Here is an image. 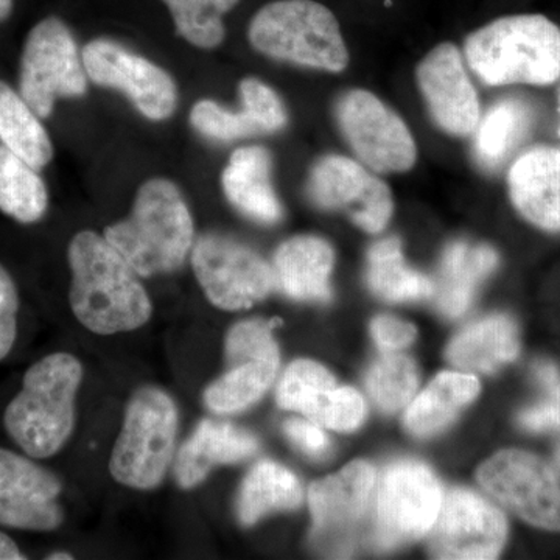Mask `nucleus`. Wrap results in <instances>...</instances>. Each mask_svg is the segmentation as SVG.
Here are the masks:
<instances>
[{"label":"nucleus","instance_id":"obj_1","mask_svg":"<svg viewBox=\"0 0 560 560\" xmlns=\"http://www.w3.org/2000/svg\"><path fill=\"white\" fill-rule=\"evenodd\" d=\"M70 308L88 330L114 335L149 323L151 301L138 272L105 237L81 231L69 245Z\"/></svg>","mask_w":560,"mask_h":560},{"label":"nucleus","instance_id":"obj_2","mask_svg":"<svg viewBox=\"0 0 560 560\" xmlns=\"http://www.w3.org/2000/svg\"><path fill=\"white\" fill-rule=\"evenodd\" d=\"M464 55L489 86H547L560 79V28L541 14L499 18L467 36Z\"/></svg>","mask_w":560,"mask_h":560},{"label":"nucleus","instance_id":"obj_3","mask_svg":"<svg viewBox=\"0 0 560 560\" xmlns=\"http://www.w3.org/2000/svg\"><path fill=\"white\" fill-rule=\"evenodd\" d=\"M194 234V219L183 194L164 178L143 183L130 215L105 230L106 241L142 278L183 267Z\"/></svg>","mask_w":560,"mask_h":560},{"label":"nucleus","instance_id":"obj_4","mask_svg":"<svg viewBox=\"0 0 560 560\" xmlns=\"http://www.w3.org/2000/svg\"><path fill=\"white\" fill-rule=\"evenodd\" d=\"M83 366L70 353L44 357L25 372L21 393L7 407L3 423L11 440L32 458H50L75 427V397Z\"/></svg>","mask_w":560,"mask_h":560},{"label":"nucleus","instance_id":"obj_5","mask_svg":"<svg viewBox=\"0 0 560 560\" xmlns=\"http://www.w3.org/2000/svg\"><path fill=\"white\" fill-rule=\"evenodd\" d=\"M250 46L272 60L340 73L349 51L335 14L316 0H276L249 22Z\"/></svg>","mask_w":560,"mask_h":560},{"label":"nucleus","instance_id":"obj_6","mask_svg":"<svg viewBox=\"0 0 560 560\" xmlns=\"http://www.w3.org/2000/svg\"><path fill=\"white\" fill-rule=\"evenodd\" d=\"M178 431V408L165 390L143 386L132 394L109 471L127 488H158L171 467Z\"/></svg>","mask_w":560,"mask_h":560},{"label":"nucleus","instance_id":"obj_7","mask_svg":"<svg viewBox=\"0 0 560 560\" xmlns=\"http://www.w3.org/2000/svg\"><path fill=\"white\" fill-rule=\"evenodd\" d=\"M440 481L425 464L405 459L383 470L375 489L370 540L378 550H394L422 539L436 522L442 503Z\"/></svg>","mask_w":560,"mask_h":560},{"label":"nucleus","instance_id":"obj_8","mask_svg":"<svg viewBox=\"0 0 560 560\" xmlns=\"http://www.w3.org/2000/svg\"><path fill=\"white\" fill-rule=\"evenodd\" d=\"M377 480L370 463L355 460L338 474L313 482L308 501L315 548L327 555H348L363 530L370 534Z\"/></svg>","mask_w":560,"mask_h":560},{"label":"nucleus","instance_id":"obj_9","mask_svg":"<svg viewBox=\"0 0 560 560\" xmlns=\"http://www.w3.org/2000/svg\"><path fill=\"white\" fill-rule=\"evenodd\" d=\"M88 73L68 25L46 18L28 33L22 51L20 94L39 119H46L60 97H83Z\"/></svg>","mask_w":560,"mask_h":560},{"label":"nucleus","instance_id":"obj_10","mask_svg":"<svg viewBox=\"0 0 560 560\" xmlns=\"http://www.w3.org/2000/svg\"><path fill=\"white\" fill-rule=\"evenodd\" d=\"M342 138L364 167L375 173H405L418 161V145L404 119L366 90L345 92L335 103Z\"/></svg>","mask_w":560,"mask_h":560},{"label":"nucleus","instance_id":"obj_11","mask_svg":"<svg viewBox=\"0 0 560 560\" xmlns=\"http://www.w3.org/2000/svg\"><path fill=\"white\" fill-rule=\"evenodd\" d=\"M191 268L210 304L221 311H246L276 289L270 265L224 235H202L191 250Z\"/></svg>","mask_w":560,"mask_h":560},{"label":"nucleus","instance_id":"obj_12","mask_svg":"<svg viewBox=\"0 0 560 560\" xmlns=\"http://www.w3.org/2000/svg\"><path fill=\"white\" fill-rule=\"evenodd\" d=\"M481 488L523 521L560 530V485L555 471L537 456L503 451L478 469Z\"/></svg>","mask_w":560,"mask_h":560},{"label":"nucleus","instance_id":"obj_13","mask_svg":"<svg viewBox=\"0 0 560 560\" xmlns=\"http://www.w3.org/2000/svg\"><path fill=\"white\" fill-rule=\"evenodd\" d=\"M88 79L124 92L149 120H167L178 106L175 80L160 66L110 39H94L81 54Z\"/></svg>","mask_w":560,"mask_h":560},{"label":"nucleus","instance_id":"obj_14","mask_svg":"<svg viewBox=\"0 0 560 560\" xmlns=\"http://www.w3.org/2000/svg\"><path fill=\"white\" fill-rule=\"evenodd\" d=\"M308 198L324 210H340L360 230L378 234L394 212L393 194L386 183L360 161L329 154L313 165Z\"/></svg>","mask_w":560,"mask_h":560},{"label":"nucleus","instance_id":"obj_15","mask_svg":"<svg viewBox=\"0 0 560 560\" xmlns=\"http://www.w3.org/2000/svg\"><path fill=\"white\" fill-rule=\"evenodd\" d=\"M429 550L436 559H495L508 536L503 512L467 489H452L442 497L431 526Z\"/></svg>","mask_w":560,"mask_h":560},{"label":"nucleus","instance_id":"obj_16","mask_svg":"<svg viewBox=\"0 0 560 560\" xmlns=\"http://www.w3.org/2000/svg\"><path fill=\"white\" fill-rule=\"evenodd\" d=\"M416 80L440 130L455 138L474 135L481 119L480 98L455 44L442 43L430 50L416 69Z\"/></svg>","mask_w":560,"mask_h":560},{"label":"nucleus","instance_id":"obj_17","mask_svg":"<svg viewBox=\"0 0 560 560\" xmlns=\"http://www.w3.org/2000/svg\"><path fill=\"white\" fill-rule=\"evenodd\" d=\"M57 475L18 453L0 448V526L54 530L62 523Z\"/></svg>","mask_w":560,"mask_h":560},{"label":"nucleus","instance_id":"obj_18","mask_svg":"<svg viewBox=\"0 0 560 560\" xmlns=\"http://www.w3.org/2000/svg\"><path fill=\"white\" fill-rule=\"evenodd\" d=\"M242 109L238 113L213 101L195 103L190 124L200 135L217 142H234L250 136L282 130L289 121L278 92L257 79H245L238 86Z\"/></svg>","mask_w":560,"mask_h":560},{"label":"nucleus","instance_id":"obj_19","mask_svg":"<svg viewBox=\"0 0 560 560\" xmlns=\"http://www.w3.org/2000/svg\"><path fill=\"white\" fill-rule=\"evenodd\" d=\"M508 187L514 208L541 230L560 231V147H537L512 164Z\"/></svg>","mask_w":560,"mask_h":560},{"label":"nucleus","instance_id":"obj_20","mask_svg":"<svg viewBox=\"0 0 560 560\" xmlns=\"http://www.w3.org/2000/svg\"><path fill=\"white\" fill-rule=\"evenodd\" d=\"M271 172L268 150L250 145L235 150L221 173V186L228 201L243 215L264 224L278 223L283 215Z\"/></svg>","mask_w":560,"mask_h":560},{"label":"nucleus","instance_id":"obj_21","mask_svg":"<svg viewBox=\"0 0 560 560\" xmlns=\"http://www.w3.org/2000/svg\"><path fill=\"white\" fill-rule=\"evenodd\" d=\"M335 254L315 235H298L276 250L272 275L276 289L298 301L329 302Z\"/></svg>","mask_w":560,"mask_h":560},{"label":"nucleus","instance_id":"obj_22","mask_svg":"<svg viewBox=\"0 0 560 560\" xmlns=\"http://www.w3.org/2000/svg\"><path fill=\"white\" fill-rule=\"evenodd\" d=\"M257 448L259 442L248 431L228 422L201 420L180 447L175 464L176 481L183 489L195 488L206 480L213 467L249 458Z\"/></svg>","mask_w":560,"mask_h":560},{"label":"nucleus","instance_id":"obj_23","mask_svg":"<svg viewBox=\"0 0 560 560\" xmlns=\"http://www.w3.org/2000/svg\"><path fill=\"white\" fill-rule=\"evenodd\" d=\"M499 265L495 250L486 245L452 243L442 256L433 296L438 311L458 318L470 307L475 291Z\"/></svg>","mask_w":560,"mask_h":560},{"label":"nucleus","instance_id":"obj_24","mask_svg":"<svg viewBox=\"0 0 560 560\" xmlns=\"http://www.w3.org/2000/svg\"><path fill=\"white\" fill-rule=\"evenodd\" d=\"M521 352L517 324L506 315H492L466 327L447 349V359L467 371H499Z\"/></svg>","mask_w":560,"mask_h":560},{"label":"nucleus","instance_id":"obj_25","mask_svg":"<svg viewBox=\"0 0 560 560\" xmlns=\"http://www.w3.org/2000/svg\"><path fill=\"white\" fill-rule=\"evenodd\" d=\"M478 393L480 382L474 375L442 372L408 407L405 425L415 436H433L447 429Z\"/></svg>","mask_w":560,"mask_h":560},{"label":"nucleus","instance_id":"obj_26","mask_svg":"<svg viewBox=\"0 0 560 560\" xmlns=\"http://www.w3.org/2000/svg\"><path fill=\"white\" fill-rule=\"evenodd\" d=\"M302 497L301 481L293 471L272 460H261L243 481L237 501L238 521L253 526L271 512L296 510Z\"/></svg>","mask_w":560,"mask_h":560},{"label":"nucleus","instance_id":"obj_27","mask_svg":"<svg viewBox=\"0 0 560 560\" xmlns=\"http://www.w3.org/2000/svg\"><path fill=\"white\" fill-rule=\"evenodd\" d=\"M228 364L230 370L205 390V404L217 415L243 411L259 401L275 382L280 360L245 357Z\"/></svg>","mask_w":560,"mask_h":560},{"label":"nucleus","instance_id":"obj_28","mask_svg":"<svg viewBox=\"0 0 560 560\" xmlns=\"http://www.w3.org/2000/svg\"><path fill=\"white\" fill-rule=\"evenodd\" d=\"M0 142L35 171H43L54 160V145L38 114L3 81H0Z\"/></svg>","mask_w":560,"mask_h":560},{"label":"nucleus","instance_id":"obj_29","mask_svg":"<svg viewBox=\"0 0 560 560\" xmlns=\"http://www.w3.org/2000/svg\"><path fill=\"white\" fill-rule=\"evenodd\" d=\"M366 280L370 289L389 302L419 301L433 296V280L405 264L399 238L375 243L368 253Z\"/></svg>","mask_w":560,"mask_h":560},{"label":"nucleus","instance_id":"obj_30","mask_svg":"<svg viewBox=\"0 0 560 560\" xmlns=\"http://www.w3.org/2000/svg\"><path fill=\"white\" fill-rule=\"evenodd\" d=\"M49 194L38 171L16 153L0 145V210L20 223L43 219Z\"/></svg>","mask_w":560,"mask_h":560},{"label":"nucleus","instance_id":"obj_31","mask_svg":"<svg viewBox=\"0 0 560 560\" xmlns=\"http://www.w3.org/2000/svg\"><path fill=\"white\" fill-rule=\"evenodd\" d=\"M529 127L530 113L525 103H497L475 130V158L485 168L499 167L522 142Z\"/></svg>","mask_w":560,"mask_h":560},{"label":"nucleus","instance_id":"obj_32","mask_svg":"<svg viewBox=\"0 0 560 560\" xmlns=\"http://www.w3.org/2000/svg\"><path fill=\"white\" fill-rule=\"evenodd\" d=\"M171 11L176 32L191 46L215 49L224 40V14L241 0H162Z\"/></svg>","mask_w":560,"mask_h":560},{"label":"nucleus","instance_id":"obj_33","mask_svg":"<svg viewBox=\"0 0 560 560\" xmlns=\"http://www.w3.org/2000/svg\"><path fill=\"white\" fill-rule=\"evenodd\" d=\"M419 385L415 361L399 353L388 352L372 364L366 386L372 400L381 410L396 412L415 396Z\"/></svg>","mask_w":560,"mask_h":560},{"label":"nucleus","instance_id":"obj_34","mask_svg":"<svg viewBox=\"0 0 560 560\" xmlns=\"http://www.w3.org/2000/svg\"><path fill=\"white\" fill-rule=\"evenodd\" d=\"M334 375L312 360H296L287 368L278 386L279 407L308 418L323 394L335 388Z\"/></svg>","mask_w":560,"mask_h":560},{"label":"nucleus","instance_id":"obj_35","mask_svg":"<svg viewBox=\"0 0 560 560\" xmlns=\"http://www.w3.org/2000/svg\"><path fill=\"white\" fill-rule=\"evenodd\" d=\"M364 415L366 407L359 390L348 386H335L320 397L307 419L324 429L346 433L359 429Z\"/></svg>","mask_w":560,"mask_h":560},{"label":"nucleus","instance_id":"obj_36","mask_svg":"<svg viewBox=\"0 0 560 560\" xmlns=\"http://www.w3.org/2000/svg\"><path fill=\"white\" fill-rule=\"evenodd\" d=\"M20 296L9 271L0 265V360L9 355L18 335Z\"/></svg>","mask_w":560,"mask_h":560},{"label":"nucleus","instance_id":"obj_37","mask_svg":"<svg viewBox=\"0 0 560 560\" xmlns=\"http://www.w3.org/2000/svg\"><path fill=\"white\" fill-rule=\"evenodd\" d=\"M547 397L518 415V425L528 431L560 430V378L544 386Z\"/></svg>","mask_w":560,"mask_h":560},{"label":"nucleus","instance_id":"obj_38","mask_svg":"<svg viewBox=\"0 0 560 560\" xmlns=\"http://www.w3.org/2000/svg\"><path fill=\"white\" fill-rule=\"evenodd\" d=\"M287 436L298 448L313 459H324L330 453V441L318 423L311 419H290L285 425Z\"/></svg>","mask_w":560,"mask_h":560},{"label":"nucleus","instance_id":"obj_39","mask_svg":"<svg viewBox=\"0 0 560 560\" xmlns=\"http://www.w3.org/2000/svg\"><path fill=\"white\" fill-rule=\"evenodd\" d=\"M371 331L372 338L383 352H397L408 348L416 338V327L394 316H378L372 320Z\"/></svg>","mask_w":560,"mask_h":560},{"label":"nucleus","instance_id":"obj_40","mask_svg":"<svg viewBox=\"0 0 560 560\" xmlns=\"http://www.w3.org/2000/svg\"><path fill=\"white\" fill-rule=\"evenodd\" d=\"M25 556L22 555L18 545L13 539H10L7 534L0 533V560H22Z\"/></svg>","mask_w":560,"mask_h":560},{"label":"nucleus","instance_id":"obj_41","mask_svg":"<svg viewBox=\"0 0 560 560\" xmlns=\"http://www.w3.org/2000/svg\"><path fill=\"white\" fill-rule=\"evenodd\" d=\"M13 11V0H0V22L9 20Z\"/></svg>","mask_w":560,"mask_h":560},{"label":"nucleus","instance_id":"obj_42","mask_svg":"<svg viewBox=\"0 0 560 560\" xmlns=\"http://www.w3.org/2000/svg\"><path fill=\"white\" fill-rule=\"evenodd\" d=\"M49 560H72L73 556L69 555V552H51L50 556H47Z\"/></svg>","mask_w":560,"mask_h":560},{"label":"nucleus","instance_id":"obj_43","mask_svg":"<svg viewBox=\"0 0 560 560\" xmlns=\"http://www.w3.org/2000/svg\"><path fill=\"white\" fill-rule=\"evenodd\" d=\"M556 466H558V469L560 470V447L558 448V452H556Z\"/></svg>","mask_w":560,"mask_h":560}]
</instances>
